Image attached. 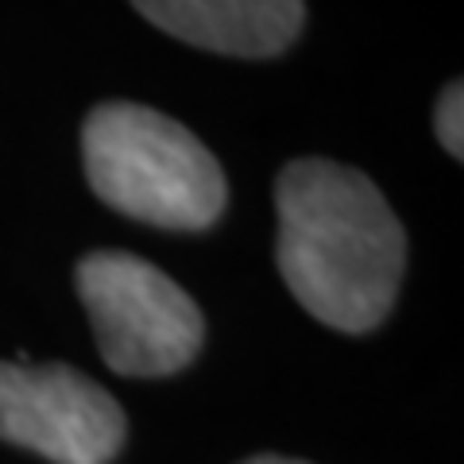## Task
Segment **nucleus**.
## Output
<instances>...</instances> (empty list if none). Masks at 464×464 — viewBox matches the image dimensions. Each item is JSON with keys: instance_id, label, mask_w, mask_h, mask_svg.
<instances>
[{"instance_id": "3", "label": "nucleus", "mask_w": 464, "mask_h": 464, "mask_svg": "<svg viewBox=\"0 0 464 464\" xmlns=\"http://www.w3.org/2000/svg\"><path fill=\"white\" fill-rule=\"evenodd\" d=\"M74 283L101 356L116 375H174L206 341L194 298L132 252H90L78 264Z\"/></svg>"}, {"instance_id": "4", "label": "nucleus", "mask_w": 464, "mask_h": 464, "mask_svg": "<svg viewBox=\"0 0 464 464\" xmlns=\"http://www.w3.org/2000/svg\"><path fill=\"white\" fill-rule=\"evenodd\" d=\"M124 433L121 402L78 368L0 360V441L54 464H109Z\"/></svg>"}, {"instance_id": "2", "label": "nucleus", "mask_w": 464, "mask_h": 464, "mask_svg": "<svg viewBox=\"0 0 464 464\" xmlns=\"http://www.w3.org/2000/svg\"><path fill=\"white\" fill-rule=\"evenodd\" d=\"M82 159L109 209L170 232L217 225L228 182L190 128L136 101H105L82 124Z\"/></svg>"}, {"instance_id": "6", "label": "nucleus", "mask_w": 464, "mask_h": 464, "mask_svg": "<svg viewBox=\"0 0 464 464\" xmlns=\"http://www.w3.org/2000/svg\"><path fill=\"white\" fill-rule=\"evenodd\" d=\"M433 128H438L441 148L453 159H460L464 155V90H460V82H449L441 90L438 109H433Z\"/></svg>"}, {"instance_id": "5", "label": "nucleus", "mask_w": 464, "mask_h": 464, "mask_svg": "<svg viewBox=\"0 0 464 464\" xmlns=\"http://www.w3.org/2000/svg\"><path fill=\"white\" fill-rule=\"evenodd\" d=\"M132 5L159 32L232 58L283 54L306 20L302 0H132Z\"/></svg>"}, {"instance_id": "1", "label": "nucleus", "mask_w": 464, "mask_h": 464, "mask_svg": "<svg viewBox=\"0 0 464 464\" xmlns=\"http://www.w3.org/2000/svg\"><path fill=\"white\" fill-rule=\"evenodd\" d=\"M283 283L317 322L368 333L395 306L406 232L364 170L295 159L275 182Z\"/></svg>"}, {"instance_id": "7", "label": "nucleus", "mask_w": 464, "mask_h": 464, "mask_svg": "<svg viewBox=\"0 0 464 464\" xmlns=\"http://www.w3.org/2000/svg\"><path fill=\"white\" fill-rule=\"evenodd\" d=\"M244 464H306V460H290V457H275V453H259V457H248Z\"/></svg>"}]
</instances>
